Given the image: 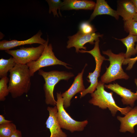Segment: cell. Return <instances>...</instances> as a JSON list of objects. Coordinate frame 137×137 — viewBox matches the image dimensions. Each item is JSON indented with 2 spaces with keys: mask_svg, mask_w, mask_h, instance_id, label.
I'll return each mask as SVG.
<instances>
[{
  "mask_svg": "<svg viewBox=\"0 0 137 137\" xmlns=\"http://www.w3.org/2000/svg\"><path fill=\"white\" fill-rule=\"evenodd\" d=\"M133 19L134 20L137 21V13L134 15Z\"/></svg>",
  "mask_w": 137,
  "mask_h": 137,
  "instance_id": "f1b7e54d",
  "label": "cell"
},
{
  "mask_svg": "<svg viewBox=\"0 0 137 137\" xmlns=\"http://www.w3.org/2000/svg\"><path fill=\"white\" fill-rule=\"evenodd\" d=\"M17 63L14 59L11 57L8 59L2 58L0 59V77H6L8 73L12 70Z\"/></svg>",
  "mask_w": 137,
  "mask_h": 137,
  "instance_id": "d6986e66",
  "label": "cell"
},
{
  "mask_svg": "<svg viewBox=\"0 0 137 137\" xmlns=\"http://www.w3.org/2000/svg\"><path fill=\"white\" fill-rule=\"evenodd\" d=\"M118 15L126 21L132 19L137 13L135 8L131 0H121L118 1L117 10Z\"/></svg>",
  "mask_w": 137,
  "mask_h": 137,
  "instance_id": "9a60e30c",
  "label": "cell"
},
{
  "mask_svg": "<svg viewBox=\"0 0 137 137\" xmlns=\"http://www.w3.org/2000/svg\"><path fill=\"white\" fill-rule=\"evenodd\" d=\"M118 39L122 41L127 48L126 52L125 53L126 59L130 58L131 56L137 53L134 47L135 43L137 41V36L129 34L126 37Z\"/></svg>",
  "mask_w": 137,
  "mask_h": 137,
  "instance_id": "ac0fdd59",
  "label": "cell"
},
{
  "mask_svg": "<svg viewBox=\"0 0 137 137\" xmlns=\"http://www.w3.org/2000/svg\"><path fill=\"white\" fill-rule=\"evenodd\" d=\"M10 137H22L21 132L17 129Z\"/></svg>",
  "mask_w": 137,
  "mask_h": 137,
  "instance_id": "4316f807",
  "label": "cell"
},
{
  "mask_svg": "<svg viewBox=\"0 0 137 137\" xmlns=\"http://www.w3.org/2000/svg\"><path fill=\"white\" fill-rule=\"evenodd\" d=\"M102 35L93 33L90 34H84L79 31L75 34L68 37L69 40L67 42L66 46L67 48L74 47L76 52L78 53L80 49L86 50V47L84 46L87 43L93 44H95V41L99 39V37H101Z\"/></svg>",
  "mask_w": 137,
  "mask_h": 137,
  "instance_id": "9c48e42d",
  "label": "cell"
},
{
  "mask_svg": "<svg viewBox=\"0 0 137 137\" xmlns=\"http://www.w3.org/2000/svg\"><path fill=\"white\" fill-rule=\"evenodd\" d=\"M16 130V126L12 122L0 125V137H10Z\"/></svg>",
  "mask_w": 137,
  "mask_h": 137,
  "instance_id": "ffe728a7",
  "label": "cell"
},
{
  "mask_svg": "<svg viewBox=\"0 0 137 137\" xmlns=\"http://www.w3.org/2000/svg\"><path fill=\"white\" fill-rule=\"evenodd\" d=\"M134 82L137 87V91H136V93H135L136 94V95H137V79H135V80H134Z\"/></svg>",
  "mask_w": 137,
  "mask_h": 137,
  "instance_id": "f546056e",
  "label": "cell"
},
{
  "mask_svg": "<svg viewBox=\"0 0 137 137\" xmlns=\"http://www.w3.org/2000/svg\"><path fill=\"white\" fill-rule=\"evenodd\" d=\"M104 86L119 95L122 98L121 100L123 104L129 105L132 108L133 107L135 101L137 100V95L135 93L120 86L117 83L105 85Z\"/></svg>",
  "mask_w": 137,
  "mask_h": 137,
  "instance_id": "4fadbf2b",
  "label": "cell"
},
{
  "mask_svg": "<svg viewBox=\"0 0 137 137\" xmlns=\"http://www.w3.org/2000/svg\"><path fill=\"white\" fill-rule=\"evenodd\" d=\"M117 118L121 123L120 132L128 131L132 134L134 133V127L137 125V106L132 108L124 117L117 116Z\"/></svg>",
  "mask_w": 137,
  "mask_h": 137,
  "instance_id": "5bb4252c",
  "label": "cell"
},
{
  "mask_svg": "<svg viewBox=\"0 0 137 137\" xmlns=\"http://www.w3.org/2000/svg\"><path fill=\"white\" fill-rule=\"evenodd\" d=\"M104 83L100 81L98 82L96 90L91 94L92 98L89 102L103 109L108 108L113 116L115 115L118 111L125 115L132 108L128 106L121 108L118 106L113 97V92H108L105 90Z\"/></svg>",
  "mask_w": 137,
  "mask_h": 137,
  "instance_id": "7a4b0ae2",
  "label": "cell"
},
{
  "mask_svg": "<svg viewBox=\"0 0 137 137\" xmlns=\"http://www.w3.org/2000/svg\"><path fill=\"white\" fill-rule=\"evenodd\" d=\"M135 49H136V50L137 52V44L136 45V47H135Z\"/></svg>",
  "mask_w": 137,
  "mask_h": 137,
  "instance_id": "4dcf8cb0",
  "label": "cell"
},
{
  "mask_svg": "<svg viewBox=\"0 0 137 137\" xmlns=\"http://www.w3.org/2000/svg\"><path fill=\"white\" fill-rule=\"evenodd\" d=\"M137 60V56L133 58H129L126 60V63L127 64H128V65L127 68L128 70L131 69L132 67L134 64Z\"/></svg>",
  "mask_w": 137,
  "mask_h": 137,
  "instance_id": "d4e9b609",
  "label": "cell"
},
{
  "mask_svg": "<svg viewBox=\"0 0 137 137\" xmlns=\"http://www.w3.org/2000/svg\"><path fill=\"white\" fill-rule=\"evenodd\" d=\"M42 35L41 31L40 30L36 34L26 40L23 41L14 40L10 41L3 40L0 42V50L5 51L21 45L34 43H38L45 45L47 41L41 38Z\"/></svg>",
  "mask_w": 137,
  "mask_h": 137,
  "instance_id": "7c38bea8",
  "label": "cell"
},
{
  "mask_svg": "<svg viewBox=\"0 0 137 137\" xmlns=\"http://www.w3.org/2000/svg\"><path fill=\"white\" fill-rule=\"evenodd\" d=\"M61 94L60 92L57 93L56 105L58 109L57 120L61 128L68 130L72 133L83 131L88 123V121H78L71 117L64 109Z\"/></svg>",
  "mask_w": 137,
  "mask_h": 137,
  "instance_id": "5b68a950",
  "label": "cell"
},
{
  "mask_svg": "<svg viewBox=\"0 0 137 137\" xmlns=\"http://www.w3.org/2000/svg\"><path fill=\"white\" fill-rule=\"evenodd\" d=\"M102 53L109 57L110 65L101 76V81L104 83H108L117 79H128L129 76L124 71L122 66L126 59L125 53L115 54L111 50L103 51Z\"/></svg>",
  "mask_w": 137,
  "mask_h": 137,
  "instance_id": "3957f363",
  "label": "cell"
},
{
  "mask_svg": "<svg viewBox=\"0 0 137 137\" xmlns=\"http://www.w3.org/2000/svg\"><path fill=\"white\" fill-rule=\"evenodd\" d=\"M48 38L44 45V50L39 59L26 64L29 67L31 77L33 76L36 71L45 67L59 65H63L68 69L71 68L67 66L69 65L59 60L56 57L53 52L52 45L51 44L48 45Z\"/></svg>",
  "mask_w": 137,
  "mask_h": 137,
  "instance_id": "52a82bcc",
  "label": "cell"
},
{
  "mask_svg": "<svg viewBox=\"0 0 137 137\" xmlns=\"http://www.w3.org/2000/svg\"><path fill=\"white\" fill-rule=\"evenodd\" d=\"M79 31L84 34H88L95 32V29L88 22H84L79 26Z\"/></svg>",
  "mask_w": 137,
  "mask_h": 137,
  "instance_id": "cb8c5ba5",
  "label": "cell"
},
{
  "mask_svg": "<svg viewBox=\"0 0 137 137\" xmlns=\"http://www.w3.org/2000/svg\"><path fill=\"white\" fill-rule=\"evenodd\" d=\"M96 3L91 1L65 0L62 3L61 9L63 10H76L94 9Z\"/></svg>",
  "mask_w": 137,
  "mask_h": 137,
  "instance_id": "2e32d148",
  "label": "cell"
},
{
  "mask_svg": "<svg viewBox=\"0 0 137 137\" xmlns=\"http://www.w3.org/2000/svg\"><path fill=\"white\" fill-rule=\"evenodd\" d=\"M87 65L86 64L81 72L79 73L75 77L74 82L70 88L62 94L64 108H66L70 106L71 100L74 96L78 93L83 91L85 89L83 84V76Z\"/></svg>",
  "mask_w": 137,
  "mask_h": 137,
  "instance_id": "30bf717a",
  "label": "cell"
},
{
  "mask_svg": "<svg viewBox=\"0 0 137 137\" xmlns=\"http://www.w3.org/2000/svg\"><path fill=\"white\" fill-rule=\"evenodd\" d=\"M95 42L94 46L91 50L86 51L81 50L79 51V52L81 53H87L91 54L94 57L96 63L95 68L94 71L92 73H89L87 76V78L89 79L88 81L90 83V85L87 89L80 92V98L88 93H93L96 90L98 82V78L100 76L101 65L104 60H108V59H106L100 54L99 48V40Z\"/></svg>",
  "mask_w": 137,
  "mask_h": 137,
  "instance_id": "8992f818",
  "label": "cell"
},
{
  "mask_svg": "<svg viewBox=\"0 0 137 137\" xmlns=\"http://www.w3.org/2000/svg\"><path fill=\"white\" fill-rule=\"evenodd\" d=\"M47 110L49 116L45 123L46 127L50 133L49 137H67L66 133L61 129L57 118L58 109L56 106L54 107H48Z\"/></svg>",
  "mask_w": 137,
  "mask_h": 137,
  "instance_id": "8fae6325",
  "label": "cell"
},
{
  "mask_svg": "<svg viewBox=\"0 0 137 137\" xmlns=\"http://www.w3.org/2000/svg\"><path fill=\"white\" fill-rule=\"evenodd\" d=\"M12 122V121L5 119L3 115H0V125L11 123Z\"/></svg>",
  "mask_w": 137,
  "mask_h": 137,
  "instance_id": "484cf974",
  "label": "cell"
},
{
  "mask_svg": "<svg viewBox=\"0 0 137 137\" xmlns=\"http://www.w3.org/2000/svg\"><path fill=\"white\" fill-rule=\"evenodd\" d=\"M9 72L8 89L12 97L16 98L28 93L31 87V77L27 65L17 63Z\"/></svg>",
  "mask_w": 137,
  "mask_h": 137,
  "instance_id": "6da1fadb",
  "label": "cell"
},
{
  "mask_svg": "<svg viewBox=\"0 0 137 137\" xmlns=\"http://www.w3.org/2000/svg\"><path fill=\"white\" fill-rule=\"evenodd\" d=\"M93 12L92 14L90 20H93L97 16L107 14L114 17L118 20L119 15L117 10L112 8L104 0H97Z\"/></svg>",
  "mask_w": 137,
  "mask_h": 137,
  "instance_id": "e0dca14e",
  "label": "cell"
},
{
  "mask_svg": "<svg viewBox=\"0 0 137 137\" xmlns=\"http://www.w3.org/2000/svg\"><path fill=\"white\" fill-rule=\"evenodd\" d=\"M38 71V74L42 76L45 81L43 89L45 92V103L47 105L56 106V101L53 94L55 85L61 80H68L74 76V75L71 72L64 71L53 70L47 72L41 69Z\"/></svg>",
  "mask_w": 137,
  "mask_h": 137,
  "instance_id": "277c9868",
  "label": "cell"
},
{
  "mask_svg": "<svg viewBox=\"0 0 137 137\" xmlns=\"http://www.w3.org/2000/svg\"><path fill=\"white\" fill-rule=\"evenodd\" d=\"M131 1L134 5L137 13V0H131Z\"/></svg>",
  "mask_w": 137,
  "mask_h": 137,
  "instance_id": "83f0119b",
  "label": "cell"
},
{
  "mask_svg": "<svg viewBox=\"0 0 137 137\" xmlns=\"http://www.w3.org/2000/svg\"><path fill=\"white\" fill-rule=\"evenodd\" d=\"M124 28L129 34L137 36V21L133 19L124 21Z\"/></svg>",
  "mask_w": 137,
  "mask_h": 137,
  "instance_id": "603a6c76",
  "label": "cell"
},
{
  "mask_svg": "<svg viewBox=\"0 0 137 137\" xmlns=\"http://www.w3.org/2000/svg\"><path fill=\"white\" fill-rule=\"evenodd\" d=\"M46 1L49 5V13L52 12L54 16H57L58 17L57 12V11L58 10L59 14L60 16H62L60 10L62 6L63 2L60 0H48Z\"/></svg>",
  "mask_w": 137,
  "mask_h": 137,
  "instance_id": "44dd1931",
  "label": "cell"
},
{
  "mask_svg": "<svg viewBox=\"0 0 137 137\" xmlns=\"http://www.w3.org/2000/svg\"><path fill=\"white\" fill-rule=\"evenodd\" d=\"M45 48V46L40 45L36 47H25L14 50H8L5 52L11 55L17 63L26 64L30 62L35 61L40 57Z\"/></svg>",
  "mask_w": 137,
  "mask_h": 137,
  "instance_id": "ba28073f",
  "label": "cell"
},
{
  "mask_svg": "<svg viewBox=\"0 0 137 137\" xmlns=\"http://www.w3.org/2000/svg\"><path fill=\"white\" fill-rule=\"evenodd\" d=\"M9 79L7 77L1 78L0 80V100L4 101L6 99V97L9 93L7 83Z\"/></svg>",
  "mask_w": 137,
  "mask_h": 137,
  "instance_id": "7402d4cb",
  "label": "cell"
}]
</instances>
